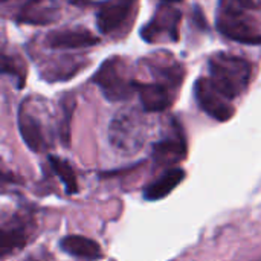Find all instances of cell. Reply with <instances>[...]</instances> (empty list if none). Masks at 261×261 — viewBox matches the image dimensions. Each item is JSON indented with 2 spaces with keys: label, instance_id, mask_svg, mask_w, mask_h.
I'll use <instances>...</instances> for the list:
<instances>
[{
  "label": "cell",
  "instance_id": "8fae6325",
  "mask_svg": "<svg viewBox=\"0 0 261 261\" xmlns=\"http://www.w3.org/2000/svg\"><path fill=\"white\" fill-rule=\"evenodd\" d=\"M179 21H180V14L176 9H162L161 12L158 11V15L144 26L141 31V35L145 41H154V37L162 34L164 31L168 32V35L176 41L177 40V29H179Z\"/></svg>",
  "mask_w": 261,
  "mask_h": 261
},
{
  "label": "cell",
  "instance_id": "30bf717a",
  "mask_svg": "<svg viewBox=\"0 0 261 261\" xmlns=\"http://www.w3.org/2000/svg\"><path fill=\"white\" fill-rule=\"evenodd\" d=\"M135 90L145 112H164L171 104V95L167 86L161 83L148 84L135 81Z\"/></svg>",
  "mask_w": 261,
  "mask_h": 261
},
{
  "label": "cell",
  "instance_id": "9c48e42d",
  "mask_svg": "<svg viewBox=\"0 0 261 261\" xmlns=\"http://www.w3.org/2000/svg\"><path fill=\"white\" fill-rule=\"evenodd\" d=\"M99 38L86 29H57L47 34L46 43L52 49H80L96 44Z\"/></svg>",
  "mask_w": 261,
  "mask_h": 261
},
{
  "label": "cell",
  "instance_id": "4fadbf2b",
  "mask_svg": "<svg viewBox=\"0 0 261 261\" xmlns=\"http://www.w3.org/2000/svg\"><path fill=\"white\" fill-rule=\"evenodd\" d=\"M185 179V171L180 168H171L165 174H162L158 180L145 188V199L150 202L161 200L167 197L182 180Z\"/></svg>",
  "mask_w": 261,
  "mask_h": 261
},
{
  "label": "cell",
  "instance_id": "277c9868",
  "mask_svg": "<svg viewBox=\"0 0 261 261\" xmlns=\"http://www.w3.org/2000/svg\"><path fill=\"white\" fill-rule=\"evenodd\" d=\"M217 28L225 37L237 43L252 46L261 44V31L246 18L245 12L222 9L217 17Z\"/></svg>",
  "mask_w": 261,
  "mask_h": 261
},
{
  "label": "cell",
  "instance_id": "9a60e30c",
  "mask_svg": "<svg viewBox=\"0 0 261 261\" xmlns=\"http://www.w3.org/2000/svg\"><path fill=\"white\" fill-rule=\"evenodd\" d=\"M49 162H50L54 171L57 173V176L64 184L67 193H75L78 190V185H76V177H75V173H73L72 167L66 161H63L60 158H55V156H50Z\"/></svg>",
  "mask_w": 261,
  "mask_h": 261
},
{
  "label": "cell",
  "instance_id": "6da1fadb",
  "mask_svg": "<svg viewBox=\"0 0 261 261\" xmlns=\"http://www.w3.org/2000/svg\"><path fill=\"white\" fill-rule=\"evenodd\" d=\"M251 73L249 61L242 57L216 54L210 60V80L228 99H234L246 90Z\"/></svg>",
  "mask_w": 261,
  "mask_h": 261
},
{
  "label": "cell",
  "instance_id": "ffe728a7",
  "mask_svg": "<svg viewBox=\"0 0 261 261\" xmlns=\"http://www.w3.org/2000/svg\"><path fill=\"white\" fill-rule=\"evenodd\" d=\"M176 2H180V0H162V3H176Z\"/></svg>",
  "mask_w": 261,
  "mask_h": 261
},
{
  "label": "cell",
  "instance_id": "ba28073f",
  "mask_svg": "<svg viewBox=\"0 0 261 261\" xmlns=\"http://www.w3.org/2000/svg\"><path fill=\"white\" fill-rule=\"evenodd\" d=\"M18 130L26 142V145L32 151H43L46 148V139H44V132L41 121L31 112L29 109V99L24 101L20 106L18 110Z\"/></svg>",
  "mask_w": 261,
  "mask_h": 261
},
{
  "label": "cell",
  "instance_id": "8992f818",
  "mask_svg": "<svg viewBox=\"0 0 261 261\" xmlns=\"http://www.w3.org/2000/svg\"><path fill=\"white\" fill-rule=\"evenodd\" d=\"M136 0H106L96 12V26L99 32L110 34L116 31L130 15Z\"/></svg>",
  "mask_w": 261,
  "mask_h": 261
},
{
  "label": "cell",
  "instance_id": "2e32d148",
  "mask_svg": "<svg viewBox=\"0 0 261 261\" xmlns=\"http://www.w3.org/2000/svg\"><path fill=\"white\" fill-rule=\"evenodd\" d=\"M24 242H26V234H23L20 229L3 231V236H2V251L8 252V251L17 249V248L23 246Z\"/></svg>",
  "mask_w": 261,
  "mask_h": 261
},
{
  "label": "cell",
  "instance_id": "44dd1931",
  "mask_svg": "<svg viewBox=\"0 0 261 261\" xmlns=\"http://www.w3.org/2000/svg\"><path fill=\"white\" fill-rule=\"evenodd\" d=\"M2 2H8V0H2Z\"/></svg>",
  "mask_w": 261,
  "mask_h": 261
},
{
  "label": "cell",
  "instance_id": "5b68a950",
  "mask_svg": "<svg viewBox=\"0 0 261 261\" xmlns=\"http://www.w3.org/2000/svg\"><path fill=\"white\" fill-rule=\"evenodd\" d=\"M194 95L200 109L219 122L229 121L234 115V107L228 102V98L220 93L210 78H199L194 84Z\"/></svg>",
  "mask_w": 261,
  "mask_h": 261
},
{
  "label": "cell",
  "instance_id": "5bb4252c",
  "mask_svg": "<svg viewBox=\"0 0 261 261\" xmlns=\"http://www.w3.org/2000/svg\"><path fill=\"white\" fill-rule=\"evenodd\" d=\"M61 248L69 255H73L83 260H96L101 257L99 245L95 240L83 237V236H67L66 239H63Z\"/></svg>",
  "mask_w": 261,
  "mask_h": 261
},
{
  "label": "cell",
  "instance_id": "ac0fdd59",
  "mask_svg": "<svg viewBox=\"0 0 261 261\" xmlns=\"http://www.w3.org/2000/svg\"><path fill=\"white\" fill-rule=\"evenodd\" d=\"M73 106H75V101L72 99H64L63 101V110H64V127L61 128V133L63 136L66 138V142L69 139V132H70V119H72V113H73Z\"/></svg>",
  "mask_w": 261,
  "mask_h": 261
},
{
  "label": "cell",
  "instance_id": "d6986e66",
  "mask_svg": "<svg viewBox=\"0 0 261 261\" xmlns=\"http://www.w3.org/2000/svg\"><path fill=\"white\" fill-rule=\"evenodd\" d=\"M3 73H6V75H14V76L18 80V84H20V87H21L24 75H23L21 70H18V69L15 67V61H14L12 58L6 57V55L3 57Z\"/></svg>",
  "mask_w": 261,
  "mask_h": 261
},
{
  "label": "cell",
  "instance_id": "7a4b0ae2",
  "mask_svg": "<svg viewBox=\"0 0 261 261\" xmlns=\"http://www.w3.org/2000/svg\"><path fill=\"white\" fill-rule=\"evenodd\" d=\"M112 145L125 154L139 151L147 139V121L135 109H124L115 115L109 128Z\"/></svg>",
  "mask_w": 261,
  "mask_h": 261
},
{
  "label": "cell",
  "instance_id": "52a82bcc",
  "mask_svg": "<svg viewBox=\"0 0 261 261\" xmlns=\"http://www.w3.org/2000/svg\"><path fill=\"white\" fill-rule=\"evenodd\" d=\"M61 17V8L55 0H28L18 15L17 21L34 26H46L55 23Z\"/></svg>",
  "mask_w": 261,
  "mask_h": 261
},
{
  "label": "cell",
  "instance_id": "7c38bea8",
  "mask_svg": "<svg viewBox=\"0 0 261 261\" xmlns=\"http://www.w3.org/2000/svg\"><path fill=\"white\" fill-rule=\"evenodd\" d=\"M187 147L180 136L167 138L158 142L153 148V158L159 165H173L185 158Z\"/></svg>",
  "mask_w": 261,
  "mask_h": 261
},
{
  "label": "cell",
  "instance_id": "3957f363",
  "mask_svg": "<svg viewBox=\"0 0 261 261\" xmlns=\"http://www.w3.org/2000/svg\"><path fill=\"white\" fill-rule=\"evenodd\" d=\"M93 81L101 93L113 102L128 99L135 90V81L128 80L124 73V64L119 58H107L96 70Z\"/></svg>",
  "mask_w": 261,
  "mask_h": 261
},
{
  "label": "cell",
  "instance_id": "e0dca14e",
  "mask_svg": "<svg viewBox=\"0 0 261 261\" xmlns=\"http://www.w3.org/2000/svg\"><path fill=\"white\" fill-rule=\"evenodd\" d=\"M258 3L255 0H222V9L245 12L249 9H255Z\"/></svg>",
  "mask_w": 261,
  "mask_h": 261
},
{
  "label": "cell",
  "instance_id": "7402d4cb",
  "mask_svg": "<svg viewBox=\"0 0 261 261\" xmlns=\"http://www.w3.org/2000/svg\"><path fill=\"white\" fill-rule=\"evenodd\" d=\"M72 2H73V0H72ZM75 2H78V0H75Z\"/></svg>",
  "mask_w": 261,
  "mask_h": 261
}]
</instances>
